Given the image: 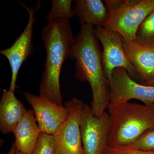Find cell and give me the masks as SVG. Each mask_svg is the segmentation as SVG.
I'll list each match as a JSON object with an SVG mask.
<instances>
[{
  "mask_svg": "<svg viewBox=\"0 0 154 154\" xmlns=\"http://www.w3.org/2000/svg\"><path fill=\"white\" fill-rule=\"evenodd\" d=\"M41 132L33 110H27L13 133L18 151L24 154L32 153Z\"/></svg>",
  "mask_w": 154,
  "mask_h": 154,
  "instance_id": "13",
  "label": "cell"
},
{
  "mask_svg": "<svg viewBox=\"0 0 154 154\" xmlns=\"http://www.w3.org/2000/svg\"><path fill=\"white\" fill-rule=\"evenodd\" d=\"M134 41L140 45L154 47V9L140 25Z\"/></svg>",
  "mask_w": 154,
  "mask_h": 154,
  "instance_id": "15",
  "label": "cell"
},
{
  "mask_svg": "<svg viewBox=\"0 0 154 154\" xmlns=\"http://www.w3.org/2000/svg\"><path fill=\"white\" fill-rule=\"evenodd\" d=\"M141 84L146 85L154 86V80L149 81V82H144L141 83Z\"/></svg>",
  "mask_w": 154,
  "mask_h": 154,
  "instance_id": "21",
  "label": "cell"
},
{
  "mask_svg": "<svg viewBox=\"0 0 154 154\" xmlns=\"http://www.w3.org/2000/svg\"><path fill=\"white\" fill-rule=\"evenodd\" d=\"M109 17L103 28L134 41L138 28L154 9V0H105Z\"/></svg>",
  "mask_w": 154,
  "mask_h": 154,
  "instance_id": "4",
  "label": "cell"
},
{
  "mask_svg": "<svg viewBox=\"0 0 154 154\" xmlns=\"http://www.w3.org/2000/svg\"><path fill=\"white\" fill-rule=\"evenodd\" d=\"M129 146L136 148L154 151V125Z\"/></svg>",
  "mask_w": 154,
  "mask_h": 154,
  "instance_id": "18",
  "label": "cell"
},
{
  "mask_svg": "<svg viewBox=\"0 0 154 154\" xmlns=\"http://www.w3.org/2000/svg\"><path fill=\"white\" fill-rule=\"evenodd\" d=\"M94 28L91 25L81 26L74 38L69 57L75 60V77L81 82L89 83L93 96L91 110L99 117L108 109L110 85L103 70L102 53Z\"/></svg>",
  "mask_w": 154,
  "mask_h": 154,
  "instance_id": "1",
  "label": "cell"
},
{
  "mask_svg": "<svg viewBox=\"0 0 154 154\" xmlns=\"http://www.w3.org/2000/svg\"><path fill=\"white\" fill-rule=\"evenodd\" d=\"M94 33L102 44V66L107 79H110L113 70L119 67L125 69L133 79L139 78L133 65L125 54L122 47L123 37L119 33L103 27H95Z\"/></svg>",
  "mask_w": 154,
  "mask_h": 154,
  "instance_id": "8",
  "label": "cell"
},
{
  "mask_svg": "<svg viewBox=\"0 0 154 154\" xmlns=\"http://www.w3.org/2000/svg\"><path fill=\"white\" fill-rule=\"evenodd\" d=\"M42 38L46 58L39 86V96L47 98L56 105H63L61 71L65 61L69 57L74 38L69 20L59 19L49 22L42 29Z\"/></svg>",
  "mask_w": 154,
  "mask_h": 154,
  "instance_id": "2",
  "label": "cell"
},
{
  "mask_svg": "<svg viewBox=\"0 0 154 154\" xmlns=\"http://www.w3.org/2000/svg\"><path fill=\"white\" fill-rule=\"evenodd\" d=\"M17 154H24L23 153H22L20 152H19V151H18V152H17Z\"/></svg>",
  "mask_w": 154,
  "mask_h": 154,
  "instance_id": "22",
  "label": "cell"
},
{
  "mask_svg": "<svg viewBox=\"0 0 154 154\" xmlns=\"http://www.w3.org/2000/svg\"><path fill=\"white\" fill-rule=\"evenodd\" d=\"M107 146H129L154 125V105L127 102L108 108Z\"/></svg>",
  "mask_w": 154,
  "mask_h": 154,
  "instance_id": "3",
  "label": "cell"
},
{
  "mask_svg": "<svg viewBox=\"0 0 154 154\" xmlns=\"http://www.w3.org/2000/svg\"><path fill=\"white\" fill-rule=\"evenodd\" d=\"M122 47L127 58L142 80L141 83L154 80V47L124 40Z\"/></svg>",
  "mask_w": 154,
  "mask_h": 154,
  "instance_id": "11",
  "label": "cell"
},
{
  "mask_svg": "<svg viewBox=\"0 0 154 154\" xmlns=\"http://www.w3.org/2000/svg\"><path fill=\"white\" fill-rule=\"evenodd\" d=\"M105 154H154V151L136 148L130 146H107Z\"/></svg>",
  "mask_w": 154,
  "mask_h": 154,
  "instance_id": "19",
  "label": "cell"
},
{
  "mask_svg": "<svg viewBox=\"0 0 154 154\" xmlns=\"http://www.w3.org/2000/svg\"><path fill=\"white\" fill-rule=\"evenodd\" d=\"M21 4L27 10L29 14L28 24L23 32L11 47L0 51V53L7 58L10 63L12 77L9 90L14 93L17 88V75L19 69L23 63L33 52V25L36 20L34 15L41 7L39 1L34 8H28L22 3Z\"/></svg>",
  "mask_w": 154,
  "mask_h": 154,
  "instance_id": "9",
  "label": "cell"
},
{
  "mask_svg": "<svg viewBox=\"0 0 154 154\" xmlns=\"http://www.w3.org/2000/svg\"><path fill=\"white\" fill-rule=\"evenodd\" d=\"M31 154H56L54 135L40 133L37 143Z\"/></svg>",
  "mask_w": 154,
  "mask_h": 154,
  "instance_id": "17",
  "label": "cell"
},
{
  "mask_svg": "<svg viewBox=\"0 0 154 154\" xmlns=\"http://www.w3.org/2000/svg\"><path fill=\"white\" fill-rule=\"evenodd\" d=\"M68 116L54 134L56 154H83L80 120L84 102L75 98L65 102Z\"/></svg>",
  "mask_w": 154,
  "mask_h": 154,
  "instance_id": "7",
  "label": "cell"
},
{
  "mask_svg": "<svg viewBox=\"0 0 154 154\" xmlns=\"http://www.w3.org/2000/svg\"><path fill=\"white\" fill-rule=\"evenodd\" d=\"M110 100L108 108L139 100L146 105H154V87L139 84L133 79L125 69L113 70L109 80Z\"/></svg>",
  "mask_w": 154,
  "mask_h": 154,
  "instance_id": "5",
  "label": "cell"
},
{
  "mask_svg": "<svg viewBox=\"0 0 154 154\" xmlns=\"http://www.w3.org/2000/svg\"><path fill=\"white\" fill-rule=\"evenodd\" d=\"M17 152H18V150H17L16 146L15 145V143L14 142L12 144L10 151L7 154H17Z\"/></svg>",
  "mask_w": 154,
  "mask_h": 154,
  "instance_id": "20",
  "label": "cell"
},
{
  "mask_svg": "<svg viewBox=\"0 0 154 154\" xmlns=\"http://www.w3.org/2000/svg\"><path fill=\"white\" fill-rule=\"evenodd\" d=\"M71 0H52L51 8L46 16V20L48 22L59 19L69 20L74 17L72 9Z\"/></svg>",
  "mask_w": 154,
  "mask_h": 154,
  "instance_id": "16",
  "label": "cell"
},
{
  "mask_svg": "<svg viewBox=\"0 0 154 154\" xmlns=\"http://www.w3.org/2000/svg\"><path fill=\"white\" fill-rule=\"evenodd\" d=\"M110 116L105 112L96 116L91 106L84 105L80 120L83 154H105L110 126Z\"/></svg>",
  "mask_w": 154,
  "mask_h": 154,
  "instance_id": "6",
  "label": "cell"
},
{
  "mask_svg": "<svg viewBox=\"0 0 154 154\" xmlns=\"http://www.w3.org/2000/svg\"><path fill=\"white\" fill-rule=\"evenodd\" d=\"M25 99L32 107L35 119L41 132L54 134L68 116L65 106L54 104L42 96L31 93H24Z\"/></svg>",
  "mask_w": 154,
  "mask_h": 154,
  "instance_id": "10",
  "label": "cell"
},
{
  "mask_svg": "<svg viewBox=\"0 0 154 154\" xmlns=\"http://www.w3.org/2000/svg\"><path fill=\"white\" fill-rule=\"evenodd\" d=\"M27 110L15 96L14 92L4 90L0 101L1 132L4 134L14 133Z\"/></svg>",
  "mask_w": 154,
  "mask_h": 154,
  "instance_id": "12",
  "label": "cell"
},
{
  "mask_svg": "<svg viewBox=\"0 0 154 154\" xmlns=\"http://www.w3.org/2000/svg\"><path fill=\"white\" fill-rule=\"evenodd\" d=\"M73 11L81 26L103 27L109 17L107 7L101 0H76Z\"/></svg>",
  "mask_w": 154,
  "mask_h": 154,
  "instance_id": "14",
  "label": "cell"
}]
</instances>
